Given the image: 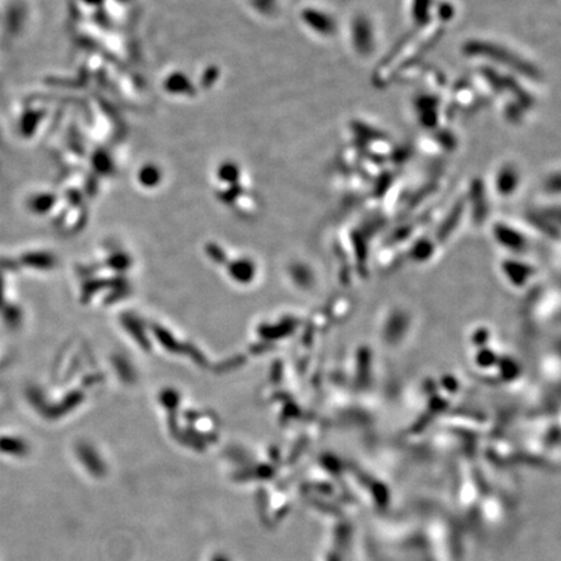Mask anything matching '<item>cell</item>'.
I'll use <instances>...</instances> for the list:
<instances>
[{"label": "cell", "instance_id": "obj_1", "mask_svg": "<svg viewBox=\"0 0 561 561\" xmlns=\"http://www.w3.org/2000/svg\"><path fill=\"white\" fill-rule=\"evenodd\" d=\"M213 561H230V559L222 556H217L215 559H213Z\"/></svg>", "mask_w": 561, "mask_h": 561}]
</instances>
